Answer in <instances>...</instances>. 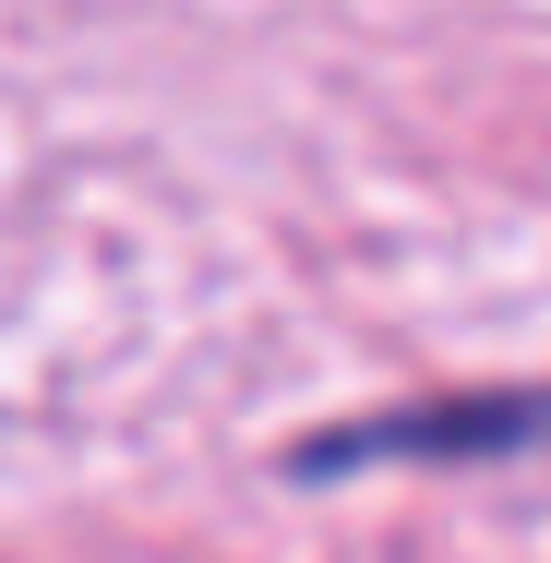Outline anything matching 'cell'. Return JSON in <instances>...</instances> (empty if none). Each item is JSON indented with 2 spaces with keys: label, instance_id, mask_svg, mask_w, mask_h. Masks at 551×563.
<instances>
[{
  "label": "cell",
  "instance_id": "cell-1",
  "mask_svg": "<svg viewBox=\"0 0 551 563\" xmlns=\"http://www.w3.org/2000/svg\"><path fill=\"white\" fill-rule=\"evenodd\" d=\"M551 444V396H443V408H384L348 420L324 444H300V467H372V455H516Z\"/></svg>",
  "mask_w": 551,
  "mask_h": 563
}]
</instances>
